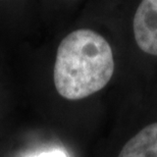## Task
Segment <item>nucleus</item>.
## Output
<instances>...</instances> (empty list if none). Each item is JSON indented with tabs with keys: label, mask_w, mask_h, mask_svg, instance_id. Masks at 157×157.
Wrapping results in <instances>:
<instances>
[{
	"label": "nucleus",
	"mask_w": 157,
	"mask_h": 157,
	"mask_svg": "<svg viewBox=\"0 0 157 157\" xmlns=\"http://www.w3.org/2000/svg\"><path fill=\"white\" fill-rule=\"evenodd\" d=\"M114 71L113 52L104 37L81 29L64 37L54 64L56 91L67 100H80L103 89Z\"/></svg>",
	"instance_id": "1"
},
{
	"label": "nucleus",
	"mask_w": 157,
	"mask_h": 157,
	"mask_svg": "<svg viewBox=\"0 0 157 157\" xmlns=\"http://www.w3.org/2000/svg\"><path fill=\"white\" fill-rule=\"evenodd\" d=\"M133 31L138 47L157 56V0H144L134 15Z\"/></svg>",
	"instance_id": "2"
},
{
	"label": "nucleus",
	"mask_w": 157,
	"mask_h": 157,
	"mask_svg": "<svg viewBox=\"0 0 157 157\" xmlns=\"http://www.w3.org/2000/svg\"><path fill=\"white\" fill-rule=\"evenodd\" d=\"M118 157H157V122L146 125L128 140Z\"/></svg>",
	"instance_id": "3"
},
{
	"label": "nucleus",
	"mask_w": 157,
	"mask_h": 157,
	"mask_svg": "<svg viewBox=\"0 0 157 157\" xmlns=\"http://www.w3.org/2000/svg\"><path fill=\"white\" fill-rule=\"evenodd\" d=\"M31 157H70L68 154L63 150L54 149V150H49V151H44L41 152L39 154L31 156Z\"/></svg>",
	"instance_id": "4"
}]
</instances>
